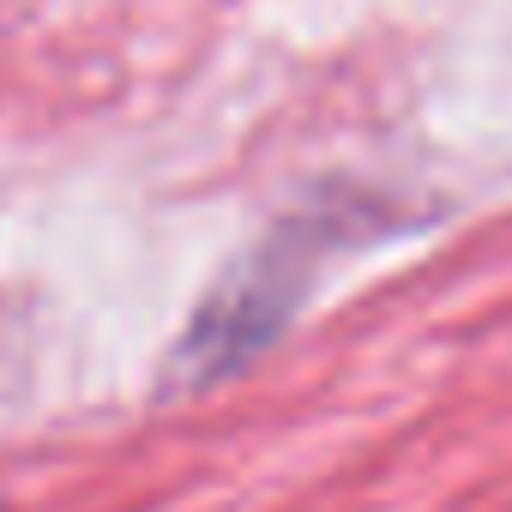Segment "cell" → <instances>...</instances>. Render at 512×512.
I'll use <instances>...</instances> for the list:
<instances>
[]
</instances>
